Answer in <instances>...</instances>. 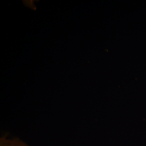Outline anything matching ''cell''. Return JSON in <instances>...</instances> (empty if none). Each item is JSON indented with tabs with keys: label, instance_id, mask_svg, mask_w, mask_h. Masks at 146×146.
Listing matches in <instances>:
<instances>
[{
	"label": "cell",
	"instance_id": "cell-1",
	"mask_svg": "<svg viewBox=\"0 0 146 146\" xmlns=\"http://www.w3.org/2000/svg\"><path fill=\"white\" fill-rule=\"evenodd\" d=\"M0 146H28L18 138L7 139L3 137L0 139Z\"/></svg>",
	"mask_w": 146,
	"mask_h": 146
}]
</instances>
